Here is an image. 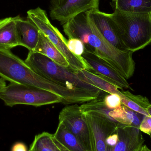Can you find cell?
<instances>
[{"mask_svg": "<svg viewBox=\"0 0 151 151\" xmlns=\"http://www.w3.org/2000/svg\"><path fill=\"white\" fill-rule=\"evenodd\" d=\"M63 28L69 39L81 41L85 49L104 60L126 80L133 76L135 69L133 52L120 50L109 42L91 20L88 11L67 21Z\"/></svg>", "mask_w": 151, "mask_h": 151, "instance_id": "cell-1", "label": "cell"}, {"mask_svg": "<svg viewBox=\"0 0 151 151\" xmlns=\"http://www.w3.org/2000/svg\"><path fill=\"white\" fill-rule=\"evenodd\" d=\"M0 77L10 83L31 85L65 98L69 89L50 81L32 70L10 50L0 49Z\"/></svg>", "mask_w": 151, "mask_h": 151, "instance_id": "cell-2", "label": "cell"}, {"mask_svg": "<svg viewBox=\"0 0 151 151\" xmlns=\"http://www.w3.org/2000/svg\"><path fill=\"white\" fill-rule=\"evenodd\" d=\"M24 62L35 72L72 90H82L98 97L102 91L81 80L70 67L62 66L42 54L29 51Z\"/></svg>", "mask_w": 151, "mask_h": 151, "instance_id": "cell-3", "label": "cell"}, {"mask_svg": "<svg viewBox=\"0 0 151 151\" xmlns=\"http://www.w3.org/2000/svg\"><path fill=\"white\" fill-rule=\"evenodd\" d=\"M110 14L128 50L134 53L150 44L151 13L114 10Z\"/></svg>", "mask_w": 151, "mask_h": 151, "instance_id": "cell-4", "label": "cell"}, {"mask_svg": "<svg viewBox=\"0 0 151 151\" xmlns=\"http://www.w3.org/2000/svg\"><path fill=\"white\" fill-rule=\"evenodd\" d=\"M0 99L5 105L10 107L19 104L40 106L64 104L63 97L55 93L31 85L13 83L0 90Z\"/></svg>", "mask_w": 151, "mask_h": 151, "instance_id": "cell-5", "label": "cell"}, {"mask_svg": "<svg viewBox=\"0 0 151 151\" xmlns=\"http://www.w3.org/2000/svg\"><path fill=\"white\" fill-rule=\"evenodd\" d=\"M27 19L31 21L57 47L67 59L70 68L74 72L85 70L91 71V68L82 57L73 55L67 47V40L58 29L50 21L46 11L40 7L27 12Z\"/></svg>", "mask_w": 151, "mask_h": 151, "instance_id": "cell-6", "label": "cell"}, {"mask_svg": "<svg viewBox=\"0 0 151 151\" xmlns=\"http://www.w3.org/2000/svg\"><path fill=\"white\" fill-rule=\"evenodd\" d=\"M99 0H50V16L63 25L78 14L99 9Z\"/></svg>", "mask_w": 151, "mask_h": 151, "instance_id": "cell-7", "label": "cell"}, {"mask_svg": "<svg viewBox=\"0 0 151 151\" xmlns=\"http://www.w3.org/2000/svg\"><path fill=\"white\" fill-rule=\"evenodd\" d=\"M58 119L59 122L75 135L88 151H91L88 124L80 106L74 104L65 106L59 113Z\"/></svg>", "mask_w": 151, "mask_h": 151, "instance_id": "cell-8", "label": "cell"}, {"mask_svg": "<svg viewBox=\"0 0 151 151\" xmlns=\"http://www.w3.org/2000/svg\"><path fill=\"white\" fill-rule=\"evenodd\" d=\"M84 114L88 128L91 151H106V138L116 132L119 123L94 114Z\"/></svg>", "mask_w": 151, "mask_h": 151, "instance_id": "cell-9", "label": "cell"}, {"mask_svg": "<svg viewBox=\"0 0 151 151\" xmlns=\"http://www.w3.org/2000/svg\"><path fill=\"white\" fill-rule=\"evenodd\" d=\"M88 13L91 20L109 42L120 50H128L121 39L118 28L111 14L99 9L88 11Z\"/></svg>", "mask_w": 151, "mask_h": 151, "instance_id": "cell-10", "label": "cell"}, {"mask_svg": "<svg viewBox=\"0 0 151 151\" xmlns=\"http://www.w3.org/2000/svg\"><path fill=\"white\" fill-rule=\"evenodd\" d=\"M82 57L91 68V72L105 76L119 89L123 90V88H130L127 80L109 64L94 53L84 49Z\"/></svg>", "mask_w": 151, "mask_h": 151, "instance_id": "cell-11", "label": "cell"}, {"mask_svg": "<svg viewBox=\"0 0 151 151\" xmlns=\"http://www.w3.org/2000/svg\"><path fill=\"white\" fill-rule=\"evenodd\" d=\"M117 133L119 136L118 143L114 147H106V151H133L144 142L139 128L119 123Z\"/></svg>", "mask_w": 151, "mask_h": 151, "instance_id": "cell-12", "label": "cell"}, {"mask_svg": "<svg viewBox=\"0 0 151 151\" xmlns=\"http://www.w3.org/2000/svg\"><path fill=\"white\" fill-rule=\"evenodd\" d=\"M15 18L18 46H23L29 51H33L39 41L40 31L28 19H24L19 16Z\"/></svg>", "mask_w": 151, "mask_h": 151, "instance_id": "cell-13", "label": "cell"}, {"mask_svg": "<svg viewBox=\"0 0 151 151\" xmlns=\"http://www.w3.org/2000/svg\"><path fill=\"white\" fill-rule=\"evenodd\" d=\"M34 52L42 54L58 64L66 67H70L65 57L56 47L40 31L39 41Z\"/></svg>", "mask_w": 151, "mask_h": 151, "instance_id": "cell-14", "label": "cell"}, {"mask_svg": "<svg viewBox=\"0 0 151 151\" xmlns=\"http://www.w3.org/2000/svg\"><path fill=\"white\" fill-rule=\"evenodd\" d=\"M76 75L83 81L93 85L102 91L110 94H117L119 96L122 91L110 80L103 76L97 75L87 70L76 71Z\"/></svg>", "mask_w": 151, "mask_h": 151, "instance_id": "cell-15", "label": "cell"}, {"mask_svg": "<svg viewBox=\"0 0 151 151\" xmlns=\"http://www.w3.org/2000/svg\"><path fill=\"white\" fill-rule=\"evenodd\" d=\"M18 46L15 17L0 19V49L10 50Z\"/></svg>", "mask_w": 151, "mask_h": 151, "instance_id": "cell-16", "label": "cell"}, {"mask_svg": "<svg viewBox=\"0 0 151 151\" xmlns=\"http://www.w3.org/2000/svg\"><path fill=\"white\" fill-rule=\"evenodd\" d=\"M28 151H70L55 137L54 134L43 132L36 135Z\"/></svg>", "mask_w": 151, "mask_h": 151, "instance_id": "cell-17", "label": "cell"}, {"mask_svg": "<svg viewBox=\"0 0 151 151\" xmlns=\"http://www.w3.org/2000/svg\"><path fill=\"white\" fill-rule=\"evenodd\" d=\"M110 116L120 124L139 128L145 115L122 104L120 107L112 110L110 112Z\"/></svg>", "mask_w": 151, "mask_h": 151, "instance_id": "cell-18", "label": "cell"}, {"mask_svg": "<svg viewBox=\"0 0 151 151\" xmlns=\"http://www.w3.org/2000/svg\"><path fill=\"white\" fill-rule=\"evenodd\" d=\"M54 135L56 138L70 151H88L79 139L61 122H59Z\"/></svg>", "mask_w": 151, "mask_h": 151, "instance_id": "cell-19", "label": "cell"}, {"mask_svg": "<svg viewBox=\"0 0 151 151\" xmlns=\"http://www.w3.org/2000/svg\"><path fill=\"white\" fill-rule=\"evenodd\" d=\"M119 96L122 104L140 114L149 115L147 108L150 103L147 98L141 95H134L128 91L122 90Z\"/></svg>", "mask_w": 151, "mask_h": 151, "instance_id": "cell-20", "label": "cell"}, {"mask_svg": "<svg viewBox=\"0 0 151 151\" xmlns=\"http://www.w3.org/2000/svg\"><path fill=\"white\" fill-rule=\"evenodd\" d=\"M114 10L126 12L151 13V0H113Z\"/></svg>", "mask_w": 151, "mask_h": 151, "instance_id": "cell-21", "label": "cell"}, {"mask_svg": "<svg viewBox=\"0 0 151 151\" xmlns=\"http://www.w3.org/2000/svg\"><path fill=\"white\" fill-rule=\"evenodd\" d=\"M69 50L75 55L82 57L85 49L84 44L81 41L78 39H69L66 43Z\"/></svg>", "mask_w": 151, "mask_h": 151, "instance_id": "cell-22", "label": "cell"}, {"mask_svg": "<svg viewBox=\"0 0 151 151\" xmlns=\"http://www.w3.org/2000/svg\"><path fill=\"white\" fill-rule=\"evenodd\" d=\"M104 101L107 107L111 109H114L122 105L121 98L117 94H106Z\"/></svg>", "mask_w": 151, "mask_h": 151, "instance_id": "cell-23", "label": "cell"}, {"mask_svg": "<svg viewBox=\"0 0 151 151\" xmlns=\"http://www.w3.org/2000/svg\"><path fill=\"white\" fill-rule=\"evenodd\" d=\"M141 132L151 136V116L145 115L143 118L139 127Z\"/></svg>", "mask_w": 151, "mask_h": 151, "instance_id": "cell-24", "label": "cell"}, {"mask_svg": "<svg viewBox=\"0 0 151 151\" xmlns=\"http://www.w3.org/2000/svg\"><path fill=\"white\" fill-rule=\"evenodd\" d=\"M119 141V136L117 133H113L109 135L106 141V147H114L116 145Z\"/></svg>", "mask_w": 151, "mask_h": 151, "instance_id": "cell-25", "label": "cell"}, {"mask_svg": "<svg viewBox=\"0 0 151 151\" xmlns=\"http://www.w3.org/2000/svg\"><path fill=\"white\" fill-rule=\"evenodd\" d=\"M12 151H28L26 145L22 142H17L12 146Z\"/></svg>", "mask_w": 151, "mask_h": 151, "instance_id": "cell-26", "label": "cell"}, {"mask_svg": "<svg viewBox=\"0 0 151 151\" xmlns=\"http://www.w3.org/2000/svg\"><path fill=\"white\" fill-rule=\"evenodd\" d=\"M135 151H151V150L146 145H143L142 146L137 148Z\"/></svg>", "mask_w": 151, "mask_h": 151, "instance_id": "cell-27", "label": "cell"}, {"mask_svg": "<svg viewBox=\"0 0 151 151\" xmlns=\"http://www.w3.org/2000/svg\"><path fill=\"white\" fill-rule=\"evenodd\" d=\"M6 83L5 81L2 78H0V90L6 87Z\"/></svg>", "mask_w": 151, "mask_h": 151, "instance_id": "cell-28", "label": "cell"}, {"mask_svg": "<svg viewBox=\"0 0 151 151\" xmlns=\"http://www.w3.org/2000/svg\"><path fill=\"white\" fill-rule=\"evenodd\" d=\"M147 111L150 116H151V104H150L147 108Z\"/></svg>", "mask_w": 151, "mask_h": 151, "instance_id": "cell-29", "label": "cell"}, {"mask_svg": "<svg viewBox=\"0 0 151 151\" xmlns=\"http://www.w3.org/2000/svg\"><path fill=\"white\" fill-rule=\"evenodd\" d=\"M136 150H137V149H136ZM136 150H134L133 151H135Z\"/></svg>", "mask_w": 151, "mask_h": 151, "instance_id": "cell-30", "label": "cell"}, {"mask_svg": "<svg viewBox=\"0 0 151 151\" xmlns=\"http://www.w3.org/2000/svg\"></svg>", "mask_w": 151, "mask_h": 151, "instance_id": "cell-31", "label": "cell"}]
</instances>
